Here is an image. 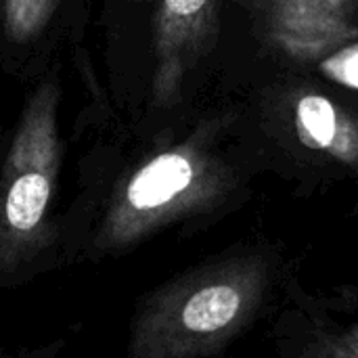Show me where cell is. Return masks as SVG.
Returning a JSON list of instances; mask_svg holds the SVG:
<instances>
[{"label":"cell","instance_id":"cell-2","mask_svg":"<svg viewBox=\"0 0 358 358\" xmlns=\"http://www.w3.org/2000/svg\"><path fill=\"white\" fill-rule=\"evenodd\" d=\"M63 84L52 65L34 80L0 145V289L61 268L57 195L67 153Z\"/></svg>","mask_w":358,"mask_h":358},{"label":"cell","instance_id":"cell-1","mask_svg":"<svg viewBox=\"0 0 358 358\" xmlns=\"http://www.w3.org/2000/svg\"><path fill=\"white\" fill-rule=\"evenodd\" d=\"M222 132V122L203 120L134 155L96 138L78 159L73 195L59 216L61 266L120 258L224 208L241 176L220 149Z\"/></svg>","mask_w":358,"mask_h":358},{"label":"cell","instance_id":"cell-3","mask_svg":"<svg viewBox=\"0 0 358 358\" xmlns=\"http://www.w3.org/2000/svg\"><path fill=\"white\" fill-rule=\"evenodd\" d=\"M271 262L258 250L206 260L149 292L130 321V358L220 355L260 315Z\"/></svg>","mask_w":358,"mask_h":358},{"label":"cell","instance_id":"cell-8","mask_svg":"<svg viewBox=\"0 0 358 358\" xmlns=\"http://www.w3.org/2000/svg\"><path fill=\"white\" fill-rule=\"evenodd\" d=\"M300 355L315 358H358V325L319 329L310 340H306Z\"/></svg>","mask_w":358,"mask_h":358},{"label":"cell","instance_id":"cell-6","mask_svg":"<svg viewBox=\"0 0 358 358\" xmlns=\"http://www.w3.org/2000/svg\"><path fill=\"white\" fill-rule=\"evenodd\" d=\"M88 0H0V65L19 78L50 69L63 42L84 40Z\"/></svg>","mask_w":358,"mask_h":358},{"label":"cell","instance_id":"cell-9","mask_svg":"<svg viewBox=\"0 0 358 358\" xmlns=\"http://www.w3.org/2000/svg\"><path fill=\"white\" fill-rule=\"evenodd\" d=\"M338 304L348 308V310H358V283L355 287H348L344 289L340 296H338Z\"/></svg>","mask_w":358,"mask_h":358},{"label":"cell","instance_id":"cell-5","mask_svg":"<svg viewBox=\"0 0 358 358\" xmlns=\"http://www.w3.org/2000/svg\"><path fill=\"white\" fill-rule=\"evenodd\" d=\"M279 136L358 180V99L285 86L273 103Z\"/></svg>","mask_w":358,"mask_h":358},{"label":"cell","instance_id":"cell-7","mask_svg":"<svg viewBox=\"0 0 358 358\" xmlns=\"http://www.w3.org/2000/svg\"><path fill=\"white\" fill-rule=\"evenodd\" d=\"M264 38L296 61L321 59L358 38V0H256Z\"/></svg>","mask_w":358,"mask_h":358},{"label":"cell","instance_id":"cell-4","mask_svg":"<svg viewBox=\"0 0 358 358\" xmlns=\"http://www.w3.org/2000/svg\"><path fill=\"white\" fill-rule=\"evenodd\" d=\"M149 15L147 109L174 111L187 82L212 55L220 31L222 0H134Z\"/></svg>","mask_w":358,"mask_h":358}]
</instances>
